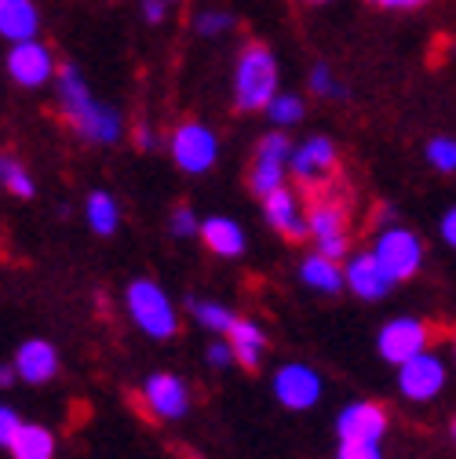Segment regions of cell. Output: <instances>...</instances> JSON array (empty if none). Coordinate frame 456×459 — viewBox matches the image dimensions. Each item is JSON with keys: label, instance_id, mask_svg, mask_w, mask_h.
<instances>
[{"label": "cell", "instance_id": "cell-1", "mask_svg": "<svg viewBox=\"0 0 456 459\" xmlns=\"http://www.w3.org/2000/svg\"><path fill=\"white\" fill-rule=\"evenodd\" d=\"M55 88H59V113L63 121L84 139V143H95V146H113L121 139L125 125H121V113L99 102L88 88V81L81 77V70L74 63H63L55 66Z\"/></svg>", "mask_w": 456, "mask_h": 459}, {"label": "cell", "instance_id": "cell-2", "mask_svg": "<svg viewBox=\"0 0 456 459\" xmlns=\"http://www.w3.org/2000/svg\"><path fill=\"white\" fill-rule=\"evenodd\" d=\"M277 59L274 51L259 40L245 44L238 55V66H234V106L241 113H263L267 102L277 95Z\"/></svg>", "mask_w": 456, "mask_h": 459}, {"label": "cell", "instance_id": "cell-3", "mask_svg": "<svg viewBox=\"0 0 456 459\" xmlns=\"http://www.w3.org/2000/svg\"><path fill=\"white\" fill-rule=\"evenodd\" d=\"M128 314L136 321L139 332H146L150 339H172L180 332V314L172 307V299L164 296V289L150 277H136L125 292Z\"/></svg>", "mask_w": 456, "mask_h": 459}, {"label": "cell", "instance_id": "cell-4", "mask_svg": "<svg viewBox=\"0 0 456 459\" xmlns=\"http://www.w3.org/2000/svg\"><path fill=\"white\" fill-rule=\"evenodd\" d=\"M373 259L387 273L390 284H402V281L420 273V266H424V241L413 234V230H406V226H387L383 234L376 238V245H373Z\"/></svg>", "mask_w": 456, "mask_h": 459}, {"label": "cell", "instance_id": "cell-5", "mask_svg": "<svg viewBox=\"0 0 456 459\" xmlns=\"http://www.w3.org/2000/svg\"><path fill=\"white\" fill-rule=\"evenodd\" d=\"M307 219V238H314V252L325 259H339L351 252L347 241V208L344 201H332V197H318L311 208H303Z\"/></svg>", "mask_w": 456, "mask_h": 459}, {"label": "cell", "instance_id": "cell-6", "mask_svg": "<svg viewBox=\"0 0 456 459\" xmlns=\"http://www.w3.org/2000/svg\"><path fill=\"white\" fill-rule=\"evenodd\" d=\"M168 153H172L176 168H183L187 176H201V171L215 168L219 160V139L208 125L201 121H183L172 132V143H168Z\"/></svg>", "mask_w": 456, "mask_h": 459}, {"label": "cell", "instance_id": "cell-7", "mask_svg": "<svg viewBox=\"0 0 456 459\" xmlns=\"http://www.w3.org/2000/svg\"><path fill=\"white\" fill-rule=\"evenodd\" d=\"M289 153H293V139L285 132H270L259 139L256 153H252V168H249V186L256 197L274 194L277 186H285L289 176Z\"/></svg>", "mask_w": 456, "mask_h": 459}, {"label": "cell", "instance_id": "cell-8", "mask_svg": "<svg viewBox=\"0 0 456 459\" xmlns=\"http://www.w3.org/2000/svg\"><path fill=\"white\" fill-rule=\"evenodd\" d=\"M431 325L427 321H420V317H394V321H387L383 328H380V335H376V351H380V358L387 361V365H406L409 358H417V354H424L427 347H431Z\"/></svg>", "mask_w": 456, "mask_h": 459}, {"label": "cell", "instance_id": "cell-9", "mask_svg": "<svg viewBox=\"0 0 456 459\" xmlns=\"http://www.w3.org/2000/svg\"><path fill=\"white\" fill-rule=\"evenodd\" d=\"M445 379H449V368L431 351L409 358L406 365H398V390H402L406 401H417V405H424V401H434L445 390Z\"/></svg>", "mask_w": 456, "mask_h": 459}, {"label": "cell", "instance_id": "cell-10", "mask_svg": "<svg viewBox=\"0 0 456 459\" xmlns=\"http://www.w3.org/2000/svg\"><path fill=\"white\" fill-rule=\"evenodd\" d=\"M289 164H293V176L303 183V186H325L336 168H339V150L332 139L325 135H311L303 139L293 153H289Z\"/></svg>", "mask_w": 456, "mask_h": 459}, {"label": "cell", "instance_id": "cell-11", "mask_svg": "<svg viewBox=\"0 0 456 459\" xmlns=\"http://www.w3.org/2000/svg\"><path fill=\"white\" fill-rule=\"evenodd\" d=\"M143 401L153 420L172 423V420H183L190 409V386L172 372H153L143 379Z\"/></svg>", "mask_w": 456, "mask_h": 459}, {"label": "cell", "instance_id": "cell-12", "mask_svg": "<svg viewBox=\"0 0 456 459\" xmlns=\"http://www.w3.org/2000/svg\"><path fill=\"white\" fill-rule=\"evenodd\" d=\"M321 390H325L321 386V376L311 365L293 361V365H281L274 372V397L281 401L285 409H293V412L314 409L318 401H321Z\"/></svg>", "mask_w": 456, "mask_h": 459}, {"label": "cell", "instance_id": "cell-13", "mask_svg": "<svg viewBox=\"0 0 456 459\" xmlns=\"http://www.w3.org/2000/svg\"><path fill=\"white\" fill-rule=\"evenodd\" d=\"M8 77L19 84V88H40L55 77V55L48 44H40L37 37L33 40H19L12 44L8 51Z\"/></svg>", "mask_w": 456, "mask_h": 459}, {"label": "cell", "instance_id": "cell-14", "mask_svg": "<svg viewBox=\"0 0 456 459\" xmlns=\"http://www.w3.org/2000/svg\"><path fill=\"white\" fill-rule=\"evenodd\" d=\"M263 215L277 230L285 241H303L307 238V219H303V201L296 190L277 186L274 194L263 197Z\"/></svg>", "mask_w": 456, "mask_h": 459}, {"label": "cell", "instance_id": "cell-15", "mask_svg": "<svg viewBox=\"0 0 456 459\" xmlns=\"http://www.w3.org/2000/svg\"><path fill=\"white\" fill-rule=\"evenodd\" d=\"M336 430L339 441L358 437V441H383L387 434V409L376 405V401H355L344 412L336 416Z\"/></svg>", "mask_w": 456, "mask_h": 459}, {"label": "cell", "instance_id": "cell-16", "mask_svg": "<svg viewBox=\"0 0 456 459\" xmlns=\"http://www.w3.org/2000/svg\"><path fill=\"white\" fill-rule=\"evenodd\" d=\"M12 372H15V379H22L30 386L51 383L55 376H59V354H55V347L48 339H30V342L19 347Z\"/></svg>", "mask_w": 456, "mask_h": 459}, {"label": "cell", "instance_id": "cell-17", "mask_svg": "<svg viewBox=\"0 0 456 459\" xmlns=\"http://www.w3.org/2000/svg\"><path fill=\"white\" fill-rule=\"evenodd\" d=\"M344 284L358 296V299H383L390 292V281L387 273L376 266L373 252H358V255H347V266H344Z\"/></svg>", "mask_w": 456, "mask_h": 459}, {"label": "cell", "instance_id": "cell-18", "mask_svg": "<svg viewBox=\"0 0 456 459\" xmlns=\"http://www.w3.org/2000/svg\"><path fill=\"white\" fill-rule=\"evenodd\" d=\"M226 347H231V358H234L241 368L256 372L259 361H263V351H267V335H263L259 325L238 317L231 328H226Z\"/></svg>", "mask_w": 456, "mask_h": 459}, {"label": "cell", "instance_id": "cell-19", "mask_svg": "<svg viewBox=\"0 0 456 459\" xmlns=\"http://www.w3.org/2000/svg\"><path fill=\"white\" fill-rule=\"evenodd\" d=\"M197 234L208 245V252H215L223 259H238L245 252V230L226 215H212V219L197 222Z\"/></svg>", "mask_w": 456, "mask_h": 459}, {"label": "cell", "instance_id": "cell-20", "mask_svg": "<svg viewBox=\"0 0 456 459\" xmlns=\"http://www.w3.org/2000/svg\"><path fill=\"white\" fill-rule=\"evenodd\" d=\"M40 30V12L33 0H0V37L8 44L33 40Z\"/></svg>", "mask_w": 456, "mask_h": 459}, {"label": "cell", "instance_id": "cell-21", "mask_svg": "<svg viewBox=\"0 0 456 459\" xmlns=\"http://www.w3.org/2000/svg\"><path fill=\"white\" fill-rule=\"evenodd\" d=\"M4 448L12 452V459H51L55 455V434L40 423H19Z\"/></svg>", "mask_w": 456, "mask_h": 459}, {"label": "cell", "instance_id": "cell-22", "mask_svg": "<svg viewBox=\"0 0 456 459\" xmlns=\"http://www.w3.org/2000/svg\"><path fill=\"white\" fill-rule=\"evenodd\" d=\"M300 281L307 284V289H314V292L332 296V292L344 289V270H339L332 259H325V255L314 252V255H307L300 263Z\"/></svg>", "mask_w": 456, "mask_h": 459}, {"label": "cell", "instance_id": "cell-23", "mask_svg": "<svg viewBox=\"0 0 456 459\" xmlns=\"http://www.w3.org/2000/svg\"><path fill=\"white\" fill-rule=\"evenodd\" d=\"M84 219H88V226L95 230L99 238H110V234H118L121 208H118V201H113L106 190H95V194H88V201H84Z\"/></svg>", "mask_w": 456, "mask_h": 459}, {"label": "cell", "instance_id": "cell-24", "mask_svg": "<svg viewBox=\"0 0 456 459\" xmlns=\"http://www.w3.org/2000/svg\"><path fill=\"white\" fill-rule=\"evenodd\" d=\"M303 99L300 95H293V91H277L270 102H267V117H270V125L277 128V132H285V128H293V125H300L303 121Z\"/></svg>", "mask_w": 456, "mask_h": 459}, {"label": "cell", "instance_id": "cell-25", "mask_svg": "<svg viewBox=\"0 0 456 459\" xmlns=\"http://www.w3.org/2000/svg\"><path fill=\"white\" fill-rule=\"evenodd\" d=\"M187 307H190V314H194V321H197L201 328L219 332V335H226V328H231V325L238 321V314H234L231 307L212 303V299H190Z\"/></svg>", "mask_w": 456, "mask_h": 459}, {"label": "cell", "instance_id": "cell-26", "mask_svg": "<svg viewBox=\"0 0 456 459\" xmlns=\"http://www.w3.org/2000/svg\"><path fill=\"white\" fill-rule=\"evenodd\" d=\"M0 183L8 186V194L12 197H22V201H30L33 194H37V183H33V176H30V168H22L19 160H0Z\"/></svg>", "mask_w": 456, "mask_h": 459}, {"label": "cell", "instance_id": "cell-27", "mask_svg": "<svg viewBox=\"0 0 456 459\" xmlns=\"http://www.w3.org/2000/svg\"><path fill=\"white\" fill-rule=\"evenodd\" d=\"M427 164L434 171H442V176H452L456 171V143L449 135H434L427 143Z\"/></svg>", "mask_w": 456, "mask_h": 459}, {"label": "cell", "instance_id": "cell-28", "mask_svg": "<svg viewBox=\"0 0 456 459\" xmlns=\"http://www.w3.org/2000/svg\"><path fill=\"white\" fill-rule=\"evenodd\" d=\"M311 91H314L318 99H347L344 84H336L329 63H314V66H311Z\"/></svg>", "mask_w": 456, "mask_h": 459}, {"label": "cell", "instance_id": "cell-29", "mask_svg": "<svg viewBox=\"0 0 456 459\" xmlns=\"http://www.w3.org/2000/svg\"><path fill=\"white\" fill-rule=\"evenodd\" d=\"M336 459H383V448H380V441H358V437H347V441H339Z\"/></svg>", "mask_w": 456, "mask_h": 459}, {"label": "cell", "instance_id": "cell-30", "mask_svg": "<svg viewBox=\"0 0 456 459\" xmlns=\"http://www.w3.org/2000/svg\"><path fill=\"white\" fill-rule=\"evenodd\" d=\"M234 30V15L231 12H201L197 15V33L201 37H223Z\"/></svg>", "mask_w": 456, "mask_h": 459}, {"label": "cell", "instance_id": "cell-31", "mask_svg": "<svg viewBox=\"0 0 456 459\" xmlns=\"http://www.w3.org/2000/svg\"><path fill=\"white\" fill-rule=\"evenodd\" d=\"M197 215H194V208H187V204H180L176 212H172V234L176 238H194L197 234Z\"/></svg>", "mask_w": 456, "mask_h": 459}, {"label": "cell", "instance_id": "cell-32", "mask_svg": "<svg viewBox=\"0 0 456 459\" xmlns=\"http://www.w3.org/2000/svg\"><path fill=\"white\" fill-rule=\"evenodd\" d=\"M369 4L383 8V12H420L431 4V0H369Z\"/></svg>", "mask_w": 456, "mask_h": 459}, {"label": "cell", "instance_id": "cell-33", "mask_svg": "<svg viewBox=\"0 0 456 459\" xmlns=\"http://www.w3.org/2000/svg\"><path fill=\"white\" fill-rule=\"evenodd\" d=\"M22 420L15 416V409H8V405H0V445H8V437L15 434V427H19Z\"/></svg>", "mask_w": 456, "mask_h": 459}, {"label": "cell", "instance_id": "cell-34", "mask_svg": "<svg viewBox=\"0 0 456 459\" xmlns=\"http://www.w3.org/2000/svg\"><path fill=\"white\" fill-rule=\"evenodd\" d=\"M208 365H212V368H226V365H234L231 347H226V342H212V347H208Z\"/></svg>", "mask_w": 456, "mask_h": 459}, {"label": "cell", "instance_id": "cell-35", "mask_svg": "<svg viewBox=\"0 0 456 459\" xmlns=\"http://www.w3.org/2000/svg\"><path fill=\"white\" fill-rule=\"evenodd\" d=\"M164 15H168V4H164V0H143V19H146L150 26L164 22Z\"/></svg>", "mask_w": 456, "mask_h": 459}, {"label": "cell", "instance_id": "cell-36", "mask_svg": "<svg viewBox=\"0 0 456 459\" xmlns=\"http://www.w3.org/2000/svg\"><path fill=\"white\" fill-rule=\"evenodd\" d=\"M442 241L452 248L456 245V208H445L442 212Z\"/></svg>", "mask_w": 456, "mask_h": 459}, {"label": "cell", "instance_id": "cell-37", "mask_svg": "<svg viewBox=\"0 0 456 459\" xmlns=\"http://www.w3.org/2000/svg\"><path fill=\"white\" fill-rule=\"evenodd\" d=\"M136 146H139V150H153V146H157V135H153L150 125H139V128H136Z\"/></svg>", "mask_w": 456, "mask_h": 459}, {"label": "cell", "instance_id": "cell-38", "mask_svg": "<svg viewBox=\"0 0 456 459\" xmlns=\"http://www.w3.org/2000/svg\"><path fill=\"white\" fill-rule=\"evenodd\" d=\"M15 383V372H12V365H0V390L4 386H12Z\"/></svg>", "mask_w": 456, "mask_h": 459}, {"label": "cell", "instance_id": "cell-39", "mask_svg": "<svg viewBox=\"0 0 456 459\" xmlns=\"http://www.w3.org/2000/svg\"><path fill=\"white\" fill-rule=\"evenodd\" d=\"M307 4H329V0H307Z\"/></svg>", "mask_w": 456, "mask_h": 459}, {"label": "cell", "instance_id": "cell-40", "mask_svg": "<svg viewBox=\"0 0 456 459\" xmlns=\"http://www.w3.org/2000/svg\"><path fill=\"white\" fill-rule=\"evenodd\" d=\"M164 4H168V8H172V4H176V0H164Z\"/></svg>", "mask_w": 456, "mask_h": 459}]
</instances>
